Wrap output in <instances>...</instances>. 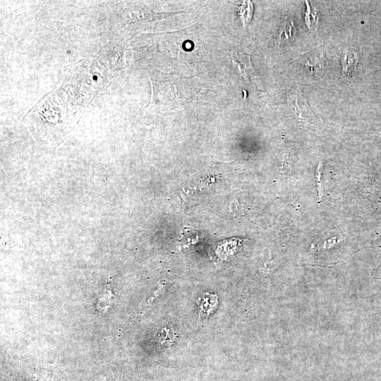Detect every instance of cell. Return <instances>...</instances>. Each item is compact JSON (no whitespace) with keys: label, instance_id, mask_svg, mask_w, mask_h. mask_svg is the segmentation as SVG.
Returning a JSON list of instances; mask_svg holds the SVG:
<instances>
[{"label":"cell","instance_id":"4","mask_svg":"<svg viewBox=\"0 0 381 381\" xmlns=\"http://www.w3.org/2000/svg\"><path fill=\"white\" fill-rule=\"evenodd\" d=\"M213 296H214L213 295H210V296L206 295L202 298H200L198 305L200 306L202 315L203 314L208 315L216 307L217 304V300L216 297L213 298Z\"/></svg>","mask_w":381,"mask_h":381},{"label":"cell","instance_id":"3","mask_svg":"<svg viewBox=\"0 0 381 381\" xmlns=\"http://www.w3.org/2000/svg\"><path fill=\"white\" fill-rule=\"evenodd\" d=\"M358 59L359 54L355 48L350 47L345 49L341 59L343 75H349L355 71Z\"/></svg>","mask_w":381,"mask_h":381},{"label":"cell","instance_id":"2","mask_svg":"<svg viewBox=\"0 0 381 381\" xmlns=\"http://www.w3.org/2000/svg\"><path fill=\"white\" fill-rule=\"evenodd\" d=\"M231 56L233 64L236 66L246 81H253L257 77L255 70L251 63L250 55L233 51Z\"/></svg>","mask_w":381,"mask_h":381},{"label":"cell","instance_id":"5","mask_svg":"<svg viewBox=\"0 0 381 381\" xmlns=\"http://www.w3.org/2000/svg\"><path fill=\"white\" fill-rule=\"evenodd\" d=\"M253 4L250 1H245L240 7L239 15L244 27L248 23L252 18Z\"/></svg>","mask_w":381,"mask_h":381},{"label":"cell","instance_id":"6","mask_svg":"<svg viewBox=\"0 0 381 381\" xmlns=\"http://www.w3.org/2000/svg\"><path fill=\"white\" fill-rule=\"evenodd\" d=\"M322 166L320 167V163H319L315 173V181L317 183V189L319 199L322 198L323 195V187L322 184L321 175H322Z\"/></svg>","mask_w":381,"mask_h":381},{"label":"cell","instance_id":"1","mask_svg":"<svg viewBox=\"0 0 381 381\" xmlns=\"http://www.w3.org/2000/svg\"><path fill=\"white\" fill-rule=\"evenodd\" d=\"M54 105H50L48 95H46L27 117V126L32 137L37 142L47 145H57L66 137L76 123V121L69 116L70 113L62 110L63 106L55 104L56 95L53 91Z\"/></svg>","mask_w":381,"mask_h":381}]
</instances>
